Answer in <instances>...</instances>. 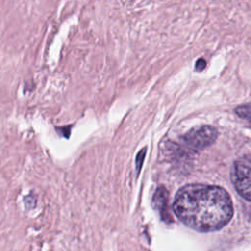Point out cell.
I'll return each mask as SVG.
<instances>
[{
  "label": "cell",
  "mask_w": 251,
  "mask_h": 251,
  "mask_svg": "<svg viewBox=\"0 0 251 251\" xmlns=\"http://www.w3.org/2000/svg\"><path fill=\"white\" fill-rule=\"evenodd\" d=\"M236 115H238L240 118L245 119L249 122H251V104L248 105H241L235 109Z\"/></svg>",
  "instance_id": "277c9868"
},
{
  "label": "cell",
  "mask_w": 251,
  "mask_h": 251,
  "mask_svg": "<svg viewBox=\"0 0 251 251\" xmlns=\"http://www.w3.org/2000/svg\"><path fill=\"white\" fill-rule=\"evenodd\" d=\"M230 177L240 196L251 202V160L245 157L237 159L233 163Z\"/></svg>",
  "instance_id": "7a4b0ae2"
},
{
  "label": "cell",
  "mask_w": 251,
  "mask_h": 251,
  "mask_svg": "<svg viewBox=\"0 0 251 251\" xmlns=\"http://www.w3.org/2000/svg\"><path fill=\"white\" fill-rule=\"evenodd\" d=\"M146 153V150L145 148H143L137 155V158H136V170L139 171L141 166H142V162H143V159H144V154Z\"/></svg>",
  "instance_id": "5b68a950"
},
{
  "label": "cell",
  "mask_w": 251,
  "mask_h": 251,
  "mask_svg": "<svg viewBox=\"0 0 251 251\" xmlns=\"http://www.w3.org/2000/svg\"><path fill=\"white\" fill-rule=\"evenodd\" d=\"M173 209L181 223L201 232L224 227L233 215L232 202L226 189L200 183L181 187L176 194Z\"/></svg>",
  "instance_id": "6da1fadb"
},
{
  "label": "cell",
  "mask_w": 251,
  "mask_h": 251,
  "mask_svg": "<svg viewBox=\"0 0 251 251\" xmlns=\"http://www.w3.org/2000/svg\"><path fill=\"white\" fill-rule=\"evenodd\" d=\"M216 138L217 131L214 127L202 126L189 130L183 137V143L189 151L194 152L211 145Z\"/></svg>",
  "instance_id": "3957f363"
},
{
  "label": "cell",
  "mask_w": 251,
  "mask_h": 251,
  "mask_svg": "<svg viewBox=\"0 0 251 251\" xmlns=\"http://www.w3.org/2000/svg\"><path fill=\"white\" fill-rule=\"evenodd\" d=\"M206 66V61L203 60V59H199L197 62H196V65H195V69L197 71H202Z\"/></svg>",
  "instance_id": "8992f818"
}]
</instances>
